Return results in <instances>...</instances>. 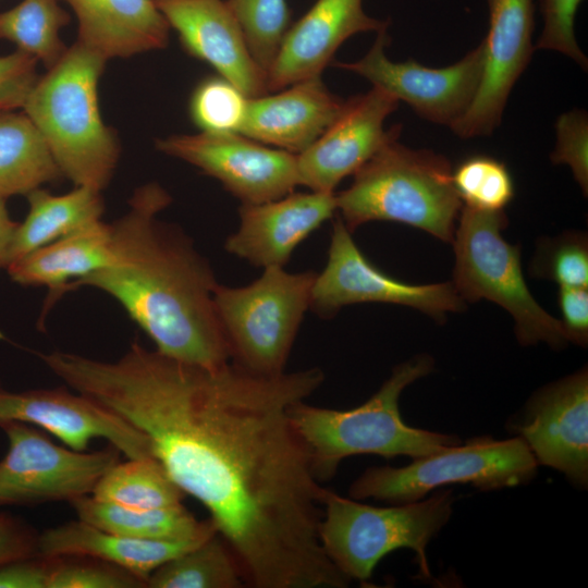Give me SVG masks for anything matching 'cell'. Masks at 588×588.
<instances>
[{
    "instance_id": "cell-30",
    "label": "cell",
    "mask_w": 588,
    "mask_h": 588,
    "mask_svg": "<svg viewBox=\"0 0 588 588\" xmlns=\"http://www.w3.org/2000/svg\"><path fill=\"white\" fill-rule=\"evenodd\" d=\"M70 22L71 15L59 0H23L0 12V40L14 44L16 50L32 56L48 70L68 49L60 30Z\"/></svg>"
},
{
    "instance_id": "cell-6",
    "label": "cell",
    "mask_w": 588,
    "mask_h": 588,
    "mask_svg": "<svg viewBox=\"0 0 588 588\" xmlns=\"http://www.w3.org/2000/svg\"><path fill=\"white\" fill-rule=\"evenodd\" d=\"M451 489L418 501L377 507L323 489L318 526L320 544L350 580L366 581L378 562L397 549H412L420 573L430 577L426 548L453 512Z\"/></svg>"
},
{
    "instance_id": "cell-13",
    "label": "cell",
    "mask_w": 588,
    "mask_h": 588,
    "mask_svg": "<svg viewBox=\"0 0 588 588\" xmlns=\"http://www.w3.org/2000/svg\"><path fill=\"white\" fill-rule=\"evenodd\" d=\"M389 41L387 29L380 30L362 59L333 65L365 77L372 86L406 102L419 117L451 127L467 111L480 85L485 60L482 41L456 63L439 69L412 59L389 60L385 54Z\"/></svg>"
},
{
    "instance_id": "cell-10",
    "label": "cell",
    "mask_w": 588,
    "mask_h": 588,
    "mask_svg": "<svg viewBox=\"0 0 588 588\" xmlns=\"http://www.w3.org/2000/svg\"><path fill=\"white\" fill-rule=\"evenodd\" d=\"M0 428L9 440L0 461V507L70 503L88 495L121 453L111 444L91 453L64 448L22 421H3Z\"/></svg>"
},
{
    "instance_id": "cell-9",
    "label": "cell",
    "mask_w": 588,
    "mask_h": 588,
    "mask_svg": "<svg viewBox=\"0 0 588 588\" xmlns=\"http://www.w3.org/2000/svg\"><path fill=\"white\" fill-rule=\"evenodd\" d=\"M537 467L522 438L476 437L413 458L404 467L367 468L352 482L348 494L355 500L372 498L401 504L421 500L432 490L452 483H467L483 491L520 486L535 477Z\"/></svg>"
},
{
    "instance_id": "cell-26",
    "label": "cell",
    "mask_w": 588,
    "mask_h": 588,
    "mask_svg": "<svg viewBox=\"0 0 588 588\" xmlns=\"http://www.w3.org/2000/svg\"><path fill=\"white\" fill-rule=\"evenodd\" d=\"M78 519L114 534L157 541L204 540L215 534L212 520H198L183 504L133 509L95 499L90 494L70 502Z\"/></svg>"
},
{
    "instance_id": "cell-42",
    "label": "cell",
    "mask_w": 588,
    "mask_h": 588,
    "mask_svg": "<svg viewBox=\"0 0 588 588\" xmlns=\"http://www.w3.org/2000/svg\"><path fill=\"white\" fill-rule=\"evenodd\" d=\"M19 222L12 220L7 199L0 196V269L5 267V256Z\"/></svg>"
},
{
    "instance_id": "cell-5",
    "label": "cell",
    "mask_w": 588,
    "mask_h": 588,
    "mask_svg": "<svg viewBox=\"0 0 588 588\" xmlns=\"http://www.w3.org/2000/svg\"><path fill=\"white\" fill-rule=\"evenodd\" d=\"M452 170L444 156L393 139L335 194L340 218L351 232L370 221H394L450 243L462 209Z\"/></svg>"
},
{
    "instance_id": "cell-31",
    "label": "cell",
    "mask_w": 588,
    "mask_h": 588,
    "mask_svg": "<svg viewBox=\"0 0 588 588\" xmlns=\"http://www.w3.org/2000/svg\"><path fill=\"white\" fill-rule=\"evenodd\" d=\"M237 20L248 49L267 73L290 28L286 0H225Z\"/></svg>"
},
{
    "instance_id": "cell-29",
    "label": "cell",
    "mask_w": 588,
    "mask_h": 588,
    "mask_svg": "<svg viewBox=\"0 0 588 588\" xmlns=\"http://www.w3.org/2000/svg\"><path fill=\"white\" fill-rule=\"evenodd\" d=\"M90 495L100 501L145 510L182 504L186 494L157 458H128L110 467Z\"/></svg>"
},
{
    "instance_id": "cell-39",
    "label": "cell",
    "mask_w": 588,
    "mask_h": 588,
    "mask_svg": "<svg viewBox=\"0 0 588 588\" xmlns=\"http://www.w3.org/2000/svg\"><path fill=\"white\" fill-rule=\"evenodd\" d=\"M38 535L21 518L0 513V564L38 555Z\"/></svg>"
},
{
    "instance_id": "cell-35",
    "label": "cell",
    "mask_w": 588,
    "mask_h": 588,
    "mask_svg": "<svg viewBox=\"0 0 588 588\" xmlns=\"http://www.w3.org/2000/svg\"><path fill=\"white\" fill-rule=\"evenodd\" d=\"M532 271L560 287H588V245L584 234L566 233L542 243Z\"/></svg>"
},
{
    "instance_id": "cell-32",
    "label": "cell",
    "mask_w": 588,
    "mask_h": 588,
    "mask_svg": "<svg viewBox=\"0 0 588 588\" xmlns=\"http://www.w3.org/2000/svg\"><path fill=\"white\" fill-rule=\"evenodd\" d=\"M248 97L220 75H209L197 83L188 101L192 122L204 133H240Z\"/></svg>"
},
{
    "instance_id": "cell-28",
    "label": "cell",
    "mask_w": 588,
    "mask_h": 588,
    "mask_svg": "<svg viewBox=\"0 0 588 588\" xmlns=\"http://www.w3.org/2000/svg\"><path fill=\"white\" fill-rule=\"evenodd\" d=\"M245 585L238 560L218 531L157 567L146 581L149 588H241Z\"/></svg>"
},
{
    "instance_id": "cell-25",
    "label": "cell",
    "mask_w": 588,
    "mask_h": 588,
    "mask_svg": "<svg viewBox=\"0 0 588 588\" xmlns=\"http://www.w3.org/2000/svg\"><path fill=\"white\" fill-rule=\"evenodd\" d=\"M28 212L19 222L5 256V267L33 250L101 220V192L86 186L53 195L42 187L26 195Z\"/></svg>"
},
{
    "instance_id": "cell-20",
    "label": "cell",
    "mask_w": 588,
    "mask_h": 588,
    "mask_svg": "<svg viewBox=\"0 0 588 588\" xmlns=\"http://www.w3.org/2000/svg\"><path fill=\"white\" fill-rule=\"evenodd\" d=\"M388 26V20L365 12L363 0H316L287 29L267 71V91L320 76L346 39L359 33H378Z\"/></svg>"
},
{
    "instance_id": "cell-7",
    "label": "cell",
    "mask_w": 588,
    "mask_h": 588,
    "mask_svg": "<svg viewBox=\"0 0 588 588\" xmlns=\"http://www.w3.org/2000/svg\"><path fill=\"white\" fill-rule=\"evenodd\" d=\"M453 237L455 265L452 284L464 302L486 298L511 314L522 345L544 342L561 348L566 331L530 293L520 266L518 246L506 242L502 230L507 220L503 210L487 211L468 206L461 209Z\"/></svg>"
},
{
    "instance_id": "cell-19",
    "label": "cell",
    "mask_w": 588,
    "mask_h": 588,
    "mask_svg": "<svg viewBox=\"0 0 588 588\" xmlns=\"http://www.w3.org/2000/svg\"><path fill=\"white\" fill-rule=\"evenodd\" d=\"M336 210L334 192H292L274 200L242 204L238 229L226 237L224 248L255 267H283L297 245Z\"/></svg>"
},
{
    "instance_id": "cell-37",
    "label": "cell",
    "mask_w": 588,
    "mask_h": 588,
    "mask_svg": "<svg viewBox=\"0 0 588 588\" xmlns=\"http://www.w3.org/2000/svg\"><path fill=\"white\" fill-rule=\"evenodd\" d=\"M556 144L550 158L554 164H567L574 179L587 195L588 191V118L583 110H572L555 123Z\"/></svg>"
},
{
    "instance_id": "cell-36",
    "label": "cell",
    "mask_w": 588,
    "mask_h": 588,
    "mask_svg": "<svg viewBox=\"0 0 588 588\" xmlns=\"http://www.w3.org/2000/svg\"><path fill=\"white\" fill-rule=\"evenodd\" d=\"M583 1L539 0L543 28L535 48L560 52L587 70V57L575 36V17Z\"/></svg>"
},
{
    "instance_id": "cell-21",
    "label": "cell",
    "mask_w": 588,
    "mask_h": 588,
    "mask_svg": "<svg viewBox=\"0 0 588 588\" xmlns=\"http://www.w3.org/2000/svg\"><path fill=\"white\" fill-rule=\"evenodd\" d=\"M344 102L320 76L309 77L249 98L240 134L297 155L323 134Z\"/></svg>"
},
{
    "instance_id": "cell-27",
    "label": "cell",
    "mask_w": 588,
    "mask_h": 588,
    "mask_svg": "<svg viewBox=\"0 0 588 588\" xmlns=\"http://www.w3.org/2000/svg\"><path fill=\"white\" fill-rule=\"evenodd\" d=\"M47 144L22 111L0 112V196L27 195L62 179Z\"/></svg>"
},
{
    "instance_id": "cell-33",
    "label": "cell",
    "mask_w": 588,
    "mask_h": 588,
    "mask_svg": "<svg viewBox=\"0 0 588 588\" xmlns=\"http://www.w3.org/2000/svg\"><path fill=\"white\" fill-rule=\"evenodd\" d=\"M452 182L465 206L501 211L514 197V183L506 166L489 156L477 155L452 170Z\"/></svg>"
},
{
    "instance_id": "cell-17",
    "label": "cell",
    "mask_w": 588,
    "mask_h": 588,
    "mask_svg": "<svg viewBox=\"0 0 588 588\" xmlns=\"http://www.w3.org/2000/svg\"><path fill=\"white\" fill-rule=\"evenodd\" d=\"M40 427L75 451L103 438L127 458H156L149 439L91 399L64 388L9 391L0 382V422Z\"/></svg>"
},
{
    "instance_id": "cell-18",
    "label": "cell",
    "mask_w": 588,
    "mask_h": 588,
    "mask_svg": "<svg viewBox=\"0 0 588 588\" xmlns=\"http://www.w3.org/2000/svg\"><path fill=\"white\" fill-rule=\"evenodd\" d=\"M191 57L248 98L267 94V73L254 60L242 28L225 0H154Z\"/></svg>"
},
{
    "instance_id": "cell-40",
    "label": "cell",
    "mask_w": 588,
    "mask_h": 588,
    "mask_svg": "<svg viewBox=\"0 0 588 588\" xmlns=\"http://www.w3.org/2000/svg\"><path fill=\"white\" fill-rule=\"evenodd\" d=\"M559 306L561 320L568 342L586 346L588 342V291L587 287H560Z\"/></svg>"
},
{
    "instance_id": "cell-24",
    "label": "cell",
    "mask_w": 588,
    "mask_h": 588,
    "mask_svg": "<svg viewBox=\"0 0 588 588\" xmlns=\"http://www.w3.org/2000/svg\"><path fill=\"white\" fill-rule=\"evenodd\" d=\"M201 541L132 538L78 519L39 532L37 550L38 555L47 558L85 555L100 559L131 572L146 584L157 567Z\"/></svg>"
},
{
    "instance_id": "cell-41",
    "label": "cell",
    "mask_w": 588,
    "mask_h": 588,
    "mask_svg": "<svg viewBox=\"0 0 588 588\" xmlns=\"http://www.w3.org/2000/svg\"><path fill=\"white\" fill-rule=\"evenodd\" d=\"M50 564L42 555L0 564V588H47Z\"/></svg>"
},
{
    "instance_id": "cell-3",
    "label": "cell",
    "mask_w": 588,
    "mask_h": 588,
    "mask_svg": "<svg viewBox=\"0 0 588 588\" xmlns=\"http://www.w3.org/2000/svg\"><path fill=\"white\" fill-rule=\"evenodd\" d=\"M107 60L75 41L32 87L22 109L63 177L103 191L120 158L115 132L102 120L98 83Z\"/></svg>"
},
{
    "instance_id": "cell-34",
    "label": "cell",
    "mask_w": 588,
    "mask_h": 588,
    "mask_svg": "<svg viewBox=\"0 0 588 588\" xmlns=\"http://www.w3.org/2000/svg\"><path fill=\"white\" fill-rule=\"evenodd\" d=\"M47 588H139L144 580L131 572L85 555L50 558Z\"/></svg>"
},
{
    "instance_id": "cell-2",
    "label": "cell",
    "mask_w": 588,
    "mask_h": 588,
    "mask_svg": "<svg viewBox=\"0 0 588 588\" xmlns=\"http://www.w3.org/2000/svg\"><path fill=\"white\" fill-rule=\"evenodd\" d=\"M172 201L159 183L137 187L112 229V261L70 283L113 297L156 350L207 368L230 362L213 303L218 284L209 261L177 225L158 219Z\"/></svg>"
},
{
    "instance_id": "cell-14",
    "label": "cell",
    "mask_w": 588,
    "mask_h": 588,
    "mask_svg": "<svg viewBox=\"0 0 588 588\" xmlns=\"http://www.w3.org/2000/svg\"><path fill=\"white\" fill-rule=\"evenodd\" d=\"M511 428L526 442L538 465L561 471L577 488H587L586 367L534 393Z\"/></svg>"
},
{
    "instance_id": "cell-1",
    "label": "cell",
    "mask_w": 588,
    "mask_h": 588,
    "mask_svg": "<svg viewBox=\"0 0 588 588\" xmlns=\"http://www.w3.org/2000/svg\"><path fill=\"white\" fill-rule=\"evenodd\" d=\"M323 379L318 367L207 368L134 341L114 362L79 357L69 382L149 439L172 480L209 512L248 586L344 588L351 580L318 536L324 488L290 419Z\"/></svg>"
},
{
    "instance_id": "cell-12",
    "label": "cell",
    "mask_w": 588,
    "mask_h": 588,
    "mask_svg": "<svg viewBox=\"0 0 588 588\" xmlns=\"http://www.w3.org/2000/svg\"><path fill=\"white\" fill-rule=\"evenodd\" d=\"M156 148L218 180L242 204L274 200L298 185L296 155L240 133L169 135Z\"/></svg>"
},
{
    "instance_id": "cell-22",
    "label": "cell",
    "mask_w": 588,
    "mask_h": 588,
    "mask_svg": "<svg viewBox=\"0 0 588 588\" xmlns=\"http://www.w3.org/2000/svg\"><path fill=\"white\" fill-rule=\"evenodd\" d=\"M70 5L77 40L107 61L163 49L170 26L154 0H59Z\"/></svg>"
},
{
    "instance_id": "cell-38",
    "label": "cell",
    "mask_w": 588,
    "mask_h": 588,
    "mask_svg": "<svg viewBox=\"0 0 588 588\" xmlns=\"http://www.w3.org/2000/svg\"><path fill=\"white\" fill-rule=\"evenodd\" d=\"M37 63L35 58L19 50L0 56V112L22 109L39 77Z\"/></svg>"
},
{
    "instance_id": "cell-11",
    "label": "cell",
    "mask_w": 588,
    "mask_h": 588,
    "mask_svg": "<svg viewBox=\"0 0 588 588\" xmlns=\"http://www.w3.org/2000/svg\"><path fill=\"white\" fill-rule=\"evenodd\" d=\"M362 303L404 305L443 320L446 314L463 310L465 302L452 282L408 284L379 270L360 252L339 217L333 223L327 264L313 284L309 309L330 319L344 306Z\"/></svg>"
},
{
    "instance_id": "cell-16",
    "label": "cell",
    "mask_w": 588,
    "mask_h": 588,
    "mask_svg": "<svg viewBox=\"0 0 588 588\" xmlns=\"http://www.w3.org/2000/svg\"><path fill=\"white\" fill-rule=\"evenodd\" d=\"M489 28L482 40L483 70L477 94L451 130L462 138L489 136L499 126L509 96L534 51L532 0H486Z\"/></svg>"
},
{
    "instance_id": "cell-4",
    "label": "cell",
    "mask_w": 588,
    "mask_h": 588,
    "mask_svg": "<svg viewBox=\"0 0 588 588\" xmlns=\"http://www.w3.org/2000/svg\"><path fill=\"white\" fill-rule=\"evenodd\" d=\"M433 366L429 355H417L395 366L380 389L354 408H324L304 401L294 404L290 419L307 450L317 480H330L340 463L352 455L416 458L460 444L455 434L408 426L401 416L402 392L429 375Z\"/></svg>"
},
{
    "instance_id": "cell-15",
    "label": "cell",
    "mask_w": 588,
    "mask_h": 588,
    "mask_svg": "<svg viewBox=\"0 0 588 588\" xmlns=\"http://www.w3.org/2000/svg\"><path fill=\"white\" fill-rule=\"evenodd\" d=\"M399 100L372 88L345 100L323 134L296 155L298 185L315 192H334L347 175L358 171L385 144L397 139L401 125L384 130V121Z\"/></svg>"
},
{
    "instance_id": "cell-8",
    "label": "cell",
    "mask_w": 588,
    "mask_h": 588,
    "mask_svg": "<svg viewBox=\"0 0 588 588\" xmlns=\"http://www.w3.org/2000/svg\"><path fill=\"white\" fill-rule=\"evenodd\" d=\"M315 278L267 267L247 285H216L215 309L233 364L260 376L284 372Z\"/></svg>"
},
{
    "instance_id": "cell-23",
    "label": "cell",
    "mask_w": 588,
    "mask_h": 588,
    "mask_svg": "<svg viewBox=\"0 0 588 588\" xmlns=\"http://www.w3.org/2000/svg\"><path fill=\"white\" fill-rule=\"evenodd\" d=\"M112 258L111 223L98 220L33 250L5 269L20 285L47 287V310L70 283L107 267Z\"/></svg>"
}]
</instances>
